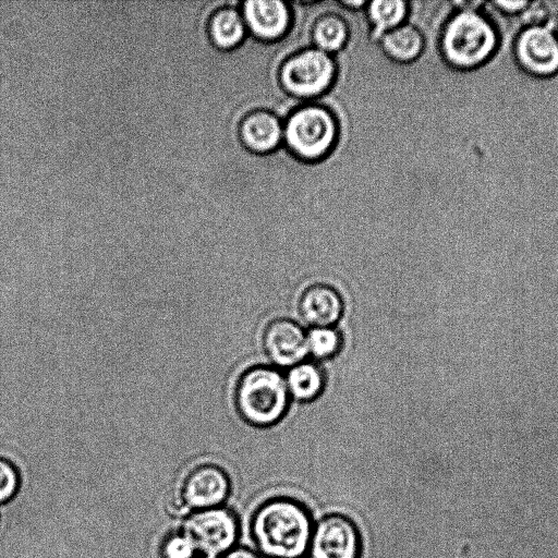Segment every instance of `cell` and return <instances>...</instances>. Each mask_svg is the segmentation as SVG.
<instances>
[{
  "label": "cell",
  "instance_id": "obj_1",
  "mask_svg": "<svg viewBox=\"0 0 558 558\" xmlns=\"http://www.w3.org/2000/svg\"><path fill=\"white\" fill-rule=\"evenodd\" d=\"M313 526L302 504L282 497L260 505L251 523L254 542L268 558H301L308 549Z\"/></svg>",
  "mask_w": 558,
  "mask_h": 558
},
{
  "label": "cell",
  "instance_id": "obj_2",
  "mask_svg": "<svg viewBox=\"0 0 558 558\" xmlns=\"http://www.w3.org/2000/svg\"><path fill=\"white\" fill-rule=\"evenodd\" d=\"M497 36L487 19L462 10L449 17L440 32L439 50L445 61L460 69L480 65L494 52Z\"/></svg>",
  "mask_w": 558,
  "mask_h": 558
},
{
  "label": "cell",
  "instance_id": "obj_3",
  "mask_svg": "<svg viewBox=\"0 0 558 558\" xmlns=\"http://www.w3.org/2000/svg\"><path fill=\"white\" fill-rule=\"evenodd\" d=\"M338 122L325 106L310 102L283 121V145L298 158L316 161L327 157L338 140Z\"/></svg>",
  "mask_w": 558,
  "mask_h": 558
},
{
  "label": "cell",
  "instance_id": "obj_4",
  "mask_svg": "<svg viewBox=\"0 0 558 558\" xmlns=\"http://www.w3.org/2000/svg\"><path fill=\"white\" fill-rule=\"evenodd\" d=\"M289 400L286 379L270 367L258 366L245 372L235 390L236 408L247 422L268 426L284 414Z\"/></svg>",
  "mask_w": 558,
  "mask_h": 558
},
{
  "label": "cell",
  "instance_id": "obj_5",
  "mask_svg": "<svg viewBox=\"0 0 558 558\" xmlns=\"http://www.w3.org/2000/svg\"><path fill=\"white\" fill-rule=\"evenodd\" d=\"M336 72L333 56L312 46L283 61L279 81L289 95L312 102L331 87Z\"/></svg>",
  "mask_w": 558,
  "mask_h": 558
},
{
  "label": "cell",
  "instance_id": "obj_6",
  "mask_svg": "<svg viewBox=\"0 0 558 558\" xmlns=\"http://www.w3.org/2000/svg\"><path fill=\"white\" fill-rule=\"evenodd\" d=\"M238 532L239 524L233 512L215 507L198 510L190 515L183 533L206 558H217L232 549Z\"/></svg>",
  "mask_w": 558,
  "mask_h": 558
},
{
  "label": "cell",
  "instance_id": "obj_7",
  "mask_svg": "<svg viewBox=\"0 0 558 558\" xmlns=\"http://www.w3.org/2000/svg\"><path fill=\"white\" fill-rule=\"evenodd\" d=\"M308 550L311 558H359V531L343 514L325 515L313 526Z\"/></svg>",
  "mask_w": 558,
  "mask_h": 558
},
{
  "label": "cell",
  "instance_id": "obj_8",
  "mask_svg": "<svg viewBox=\"0 0 558 558\" xmlns=\"http://www.w3.org/2000/svg\"><path fill=\"white\" fill-rule=\"evenodd\" d=\"M240 12L247 33L256 39L272 43L287 35L291 26V10L282 0H244Z\"/></svg>",
  "mask_w": 558,
  "mask_h": 558
},
{
  "label": "cell",
  "instance_id": "obj_9",
  "mask_svg": "<svg viewBox=\"0 0 558 558\" xmlns=\"http://www.w3.org/2000/svg\"><path fill=\"white\" fill-rule=\"evenodd\" d=\"M515 56L526 71L551 75L558 71V36L548 26L527 27L517 39Z\"/></svg>",
  "mask_w": 558,
  "mask_h": 558
},
{
  "label": "cell",
  "instance_id": "obj_10",
  "mask_svg": "<svg viewBox=\"0 0 558 558\" xmlns=\"http://www.w3.org/2000/svg\"><path fill=\"white\" fill-rule=\"evenodd\" d=\"M240 3L238 0L219 1L206 15L205 34L219 50L228 51L239 47L248 34Z\"/></svg>",
  "mask_w": 558,
  "mask_h": 558
},
{
  "label": "cell",
  "instance_id": "obj_11",
  "mask_svg": "<svg viewBox=\"0 0 558 558\" xmlns=\"http://www.w3.org/2000/svg\"><path fill=\"white\" fill-rule=\"evenodd\" d=\"M264 347L270 360L280 366H294L308 353L306 333L298 324L284 318L267 327Z\"/></svg>",
  "mask_w": 558,
  "mask_h": 558
},
{
  "label": "cell",
  "instance_id": "obj_12",
  "mask_svg": "<svg viewBox=\"0 0 558 558\" xmlns=\"http://www.w3.org/2000/svg\"><path fill=\"white\" fill-rule=\"evenodd\" d=\"M230 481L226 472L213 464L201 465L186 478L183 499L198 510L219 507L228 497Z\"/></svg>",
  "mask_w": 558,
  "mask_h": 558
},
{
  "label": "cell",
  "instance_id": "obj_13",
  "mask_svg": "<svg viewBox=\"0 0 558 558\" xmlns=\"http://www.w3.org/2000/svg\"><path fill=\"white\" fill-rule=\"evenodd\" d=\"M239 135L251 151L267 154L283 144V122L270 111L256 110L243 118Z\"/></svg>",
  "mask_w": 558,
  "mask_h": 558
},
{
  "label": "cell",
  "instance_id": "obj_14",
  "mask_svg": "<svg viewBox=\"0 0 558 558\" xmlns=\"http://www.w3.org/2000/svg\"><path fill=\"white\" fill-rule=\"evenodd\" d=\"M343 311L339 293L326 284L308 288L300 301V313L305 322L315 327H330Z\"/></svg>",
  "mask_w": 558,
  "mask_h": 558
},
{
  "label": "cell",
  "instance_id": "obj_15",
  "mask_svg": "<svg viewBox=\"0 0 558 558\" xmlns=\"http://www.w3.org/2000/svg\"><path fill=\"white\" fill-rule=\"evenodd\" d=\"M385 53L393 61L410 63L416 60L424 49V37L412 24L402 25L387 32L379 40Z\"/></svg>",
  "mask_w": 558,
  "mask_h": 558
},
{
  "label": "cell",
  "instance_id": "obj_16",
  "mask_svg": "<svg viewBox=\"0 0 558 558\" xmlns=\"http://www.w3.org/2000/svg\"><path fill=\"white\" fill-rule=\"evenodd\" d=\"M372 27L373 38L377 41L389 31L405 23L408 1L405 0H369L365 8Z\"/></svg>",
  "mask_w": 558,
  "mask_h": 558
},
{
  "label": "cell",
  "instance_id": "obj_17",
  "mask_svg": "<svg viewBox=\"0 0 558 558\" xmlns=\"http://www.w3.org/2000/svg\"><path fill=\"white\" fill-rule=\"evenodd\" d=\"M348 38L349 29L345 21L333 12H326L314 23L313 46L333 56L342 50Z\"/></svg>",
  "mask_w": 558,
  "mask_h": 558
},
{
  "label": "cell",
  "instance_id": "obj_18",
  "mask_svg": "<svg viewBox=\"0 0 558 558\" xmlns=\"http://www.w3.org/2000/svg\"><path fill=\"white\" fill-rule=\"evenodd\" d=\"M286 384L289 395L301 401H310L322 392L324 376L317 365L304 362L292 366Z\"/></svg>",
  "mask_w": 558,
  "mask_h": 558
},
{
  "label": "cell",
  "instance_id": "obj_19",
  "mask_svg": "<svg viewBox=\"0 0 558 558\" xmlns=\"http://www.w3.org/2000/svg\"><path fill=\"white\" fill-rule=\"evenodd\" d=\"M308 353L317 359L333 356L340 349V335L330 327H314L307 335Z\"/></svg>",
  "mask_w": 558,
  "mask_h": 558
},
{
  "label": "cell",
  "instance_id": "obj_20",
  "mask_svg": "<svg viewBox=\"0 0 558 558\" xmlns=\"http://www.w3.org/2000/svg\"><path fill=\"white\" fill-rule=\"evenodd\" d=\"M19 487V473L12 462L0 458V505L9 501Z\"/></svg>",
  "mask_w": 558,
  "mask_h": 558
},
{
  "label": "cell",
  "instance_id": "obj_21",
  "mask_svg": "<svg viewBox=\"0 0 558 558\" xmlns=\"http://www.w3.org/2000/svg\"><path fill=\"white\" fill-rule=\"evenodd\" d=\"M195 551L193 542L185 533L170 536L162 549L165 558H192Z\"/></svg>",
  "mask_w": 558,
  "mask_h": 558
},
{
  "label": "cell",
  "instance_id": "obj_22",
  "mask_svg": "<svg viewBox=\"0 0 558 558\" xmlns=\"http://www.w3.org/2000/svg\"><path fill=\"white\" fill-rule=\"evenodd\" d=\"M522 11V19L529 27H544L550 19L549 11L543 2H529Z\"/></svg>",
  "mask_w": 558,
  "mask_h": 558
},
{
  "label": "cell",
  "instance_id": "obj_23",
  "mask_svg": "<svg viewBox=\"0 0 558 558\" xmlns=\"http://www.w3.org/2000/svg\"><path fill=\"white\" fill-rule=\"evenodd\" d=\"M222 558H259L258 555L245 547L232 548Z\"/></svg>",
  "mask_w": 558,
  "mask_h": 558
},
{
  "label": "cell",
  "instance_id": "obj_24",
  "mask_svg": "<svg viewBox=\"0 0 558 558\" xmlns=\"http://www.w3.org/2000/svg\"><path fill=\"white\" fill-rule=\"evenodd\" d=\"M496 4L502 9L504 11L513 13L518 11H522L527 4L529 1H496Z\"/></svg>",
  "mask_w": 558,
  "mask_h": 558
},
{
  "label": "cell",
  "instance_id": "obj_25",
  "mask_svg": "<svg viewBox=\"0 0 558 558\" xmlns=\"http://www.w3.org/2000/svg\"><path fill=\"white\" fill-rule=\"evenodd\" d=\"M349 10H360L366 7L367 0H339Z\"/></svg>",
  "mask_w": 558,
  "mask_h": 558
}]
</instances>
